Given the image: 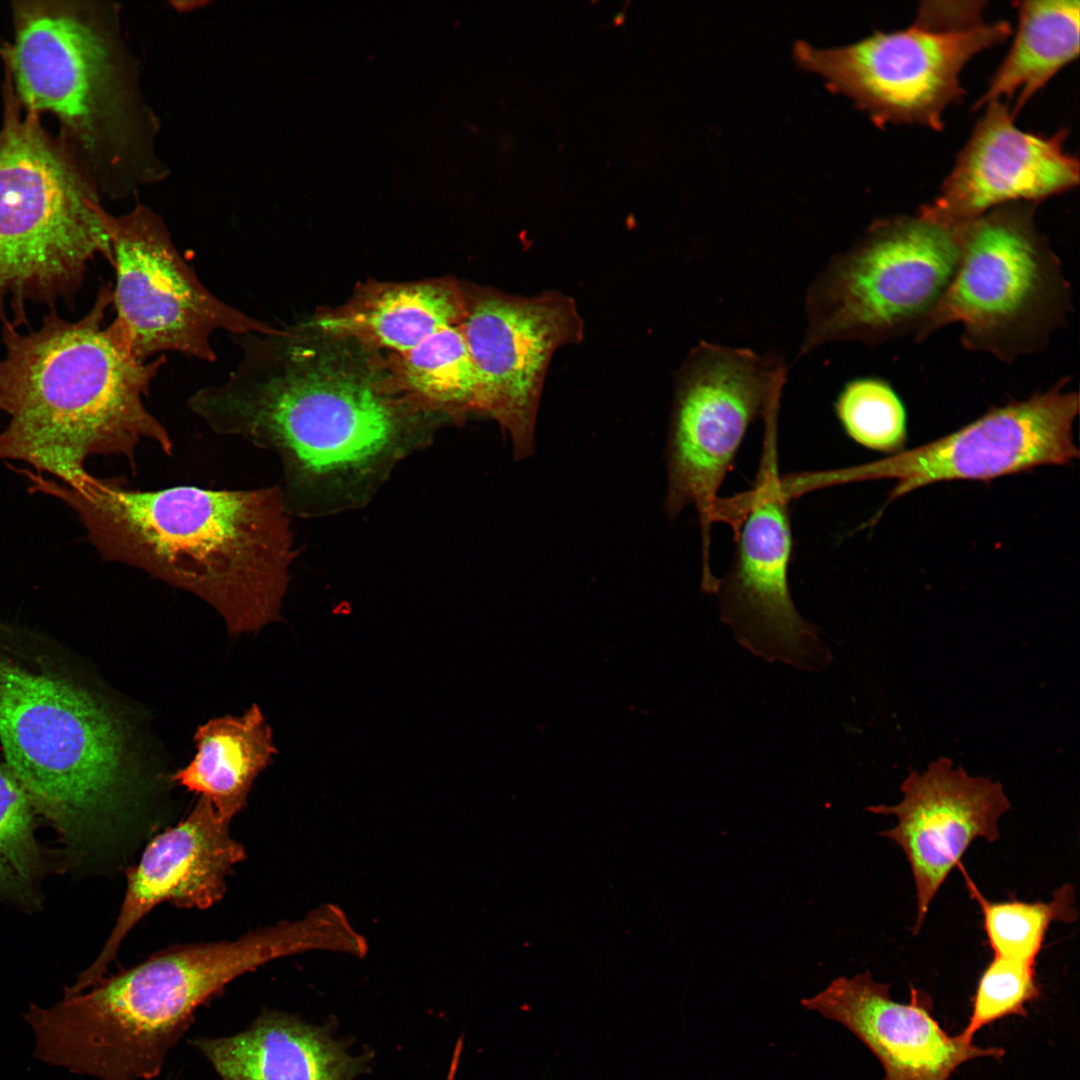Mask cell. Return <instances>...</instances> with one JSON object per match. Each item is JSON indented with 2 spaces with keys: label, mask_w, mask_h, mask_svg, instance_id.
Returning <instances> with one entry per match:
<instances>
[{
  "label": "cell",
  "mask_w": 1080,
  "mask_h": 1080,
  "mask_svg": "<svg viewBox=\"0 0 1080 1080\" xmlns=\"http://www.w3.org/2000/svg\"><path fill=\"white\" fill-rule=\"evenodd\" d=\"M0 745L56 833L62 871L124 866L160 824L130 760L124 720L56 639L0 621Z\"/></svg>",
  "instance_id": "6da1fadb"
},
{
  "label": "cell",
  "mask_w": 1080,
  "mask_h": 1080,
  "mask_svg": "<svg viewBox=\"0 0 1080 1080\" xmlns=\"http://www.w3.org/2000/svg\"><path fill=\"white\" fill-rule=\"evenodd\" d=\"M23 476L31 492L74 511L104 561L197 596L230 633L257 632L280 619L296 557L281 487L140 490L122 477L90 473L74 486L31 470Z\"/></svg>",
  "instance_id": "7a4b0ae2"
},
{
  "label": "cell",
  "mask_w": 1080,
  "mask_h": 1080,
  "mask_svg": "<svg viewBox=\"0 0 1080 1080\" xmlns=\"http://www.w3.org/2000/svg\"><path fill=\"white\" fill-rule=\"evenodd\" d=\"M112 287H101L80 319L55 312L21 332L4 320L0 358V460L73 486L88 474L93 456H118L136 469L138 447L148 441L173 454V440L144 398L165 355L143 362L121 330L104 324Z\"/></svg>",
  "instance_id": "3957f363"
},
{
  "label": "cell",
  "mask_w": 1080,
  "mask_h": 1080,
  "mask_svg": "<svg viewBox=\"0 0 1080 1080\" xmlns=\"http://www.w3.org/2000/svg\"><path fill=\"white\" fill-rule=\"evenodd\" d=\"M237 342L236 367L194 392L188 406L215 433L279 457L290 512L303 511L320 484L373 480L410 448L400 405L366 375L310 356L294 334L250 333Z\"/></svg>",
  "instance_id": "277c9868"
},
{
  "label": "cell",
  "mask_w": 1080,
  "mask_h": 1080,
  "mask_svg": "<svg viewBox=\"0 0 1080 1080\" xmlns=\"http://www.w3.org/2000/svg\"><path fill=\"white\" fill-rule=\"evenodd\" d=\"M269 927L234 940L171 946L24 1014L34 1057L100 1080H149L196 1010L236 978L278 959Z\"/></svg>",
  "instance_id": "5b68a950"
},
{
  "label": "cell",
  "mask_w": 1080,
  "mask_h": 1080,
  "mask_svg": "<svg viewBox=\"0 0 1080 1080\" xmlns=\"http://www.w3.org/2000/svg\"><path fill=\"white\" fill-rule=\"evenodd\" d=\"M0 127V304L24 322L28 301L71 295L88 264L112 263L104 210L39 115L21 114L9 76Z\"/></svg>",
  "instance_id": "8992f818"
},
{
  "label": "cell",
  "mask_w": 1080,
  "mask_h": 1080,
  "mask_svg": "<svg viewBox=\"0 0 1080 1080\" xmlns=\"http://www.w3.org/2000/svg\"><path fill=\"white\" fill-rule=\"evenodd\" d=\"M1038 204L996 207L963 227L959 261L916 342L950 324L969 351L1011 363L1043 350L1072 311L1061 262L1035 222Z\"/></svg>",
  "instance_id": "52a82bcc"
},
{
  "label": "cell",
  "mask_w": 1080,
  "mask_h": 1080,
  "mask_svg": "<svg viewBox=\"0 0 1080 1080\" xmlns=\"http://www.w3.org/2000/svg\"><path fill=\"white\" fill-rule=\"evenodd\" d=\"M962 233L919 213L873 222L807 289L799 355L832 342L915 339L952 280Z\"/></svg>",
  "instance_id": "ba28073f"
},
{
  "label": "cell",
  "mask_w": 1080,
  "mask_h": 1080,
  "mask_svg": "<svg viewBox=\"0 0 1080 1080\" xmlns=\"http://www.w3.org/2000/svg\"><path fill=\"white\" fill-rule=\"evenodd\" d=\"M985 1H924L913 23L854 43L818 48L799 42L795 58L848 96L879 126L944 128V112L964 96L961 73L1004 42L1008 21H986Z\"/></svg>",
  "instance_id": "9c48e42d"
},
{
  "label": "cell",
  "mask_w": 1080,
  "mask_h": 1080,
  "mask_svg": "<svg viewBox=\"0 0 1080 1080\" xmlns=\"http://www.w3.org/2000/svg\"><path fill=\"white\" fill-rule=\"evenodd\" d=\"M787 377L776 352L702 341L678 377L665 459L670 518L693 505L702 532V579L710 568V531L718 491L750 425L779 407Z\"/></svg>",
  "instance_id": "30bf717a"
},
{
  "label": "cell",
  "mask_w": 1080,
  "mask_h": 1080,
  "mask_svg": "<svg viewBox=\"0 0 1080 1080\" xmlns=\"http://www.w3.org/2000/svg\"><path fill=\"white\" fill-rule=\"evenodd\" d=\"M103 218L116 276L113 322L140 361L175 352L214 362L210 339L216 331L234 336L275 331L211 293L147 208L119 217L104 211Z\"/></svg>",
  "instance_id": "8fae6325"
},
{
  "label": "cell",
  "mask_w": 1080,
  "mask_h": 1080,
  "mask_svg": "<svg viewBox=\"0 0 1080 1080\" xmlns=\"http://www.w3.org/2000/svg\"><path fill=\"white\" fill-rule=\"evenodd\" d=\"M788 496L775 457H764L755 489L729 499L731 518L738 524L735 551L714 594L721 620L744 648L770 662L815 671L830 662L831 654L791 597Z\"/></svg>",
  "instance_id": "7c38bea8"
},
{
  "label": "cell",
  "mask_w": 1080,
  "mask_h": 1080,
  "mask_svg": "<svg viewBox=\"0 0 1080 1080\" xmlns=\"http://www.w3.org/2000/svg\"><path fill=\"white\" fill-rule=\"evenodd\" d=\"M1062 379L1023 400L992 407L960 429L911 450L833 473V480L891 479L890 500L932 483L988 481L1079 456L1073 424L1079 394Z\"/></svg>",
  "instance_id": "4fadbf2b"
},
{
  "label": "cell",
  "mask_w": 1080,
  "mask_h": 1080,
  "mask_svg": "<svg viewBox=\"0 0 1080 1080\" xmlns=\"http://www.w3.org/2000/svg\"><path fill=\"white\" fill-rule=\"evenodd\" d=\"M461 327L482 383V412L509 434L516 459L528 457L552 355L582 336L575 304L552 292L530 298L485 292L467 300Z\"/></svg>",
  "instance_id": "5bb4252c"
},
{
  "label": "cell",
  "mask_w": 1080,
  "mask_h": 1080,
  "mask_svg": "<svg viewBox=\"0 0 1080 1080\" xmlns=\"http://www.w3.org/2000/svg\"><path fill=\"white\" fill-rule=\"evenodd\" d=\"M937 196L917 213L960 229L1010 203L1039 204L1079 184V161L1064 148L1068 133L1024 131L1004 101L987 103Z\"/></svg>",
  "instance_id": "9a60e30c"
},
{
  "label": "cell",
  "mask_w": 1080,
  "mask_h": 1080,
  "mask_svg": "<svg viewBox=\"0 0 1080 1080\" xmlns=\"http://www.w3.org/2000/svg\"><path fill=\"white\" fill-rule=\"evenodd\" d=\"M13 21L2 57L20 105L53 114L66 135L88 146L108 80L104 40L69 3L16 2Z\"/></svg>",
  "instance_id": "2e32d148"
},
{
  "label": "cell",
  "mask_w": 1080,
  "mask_h": 1080,
  "mask_svg": "<svg viewBox=\"0 0 1080 1080\" xmlns=\"http://www.w3.org/2000/svg\"><path fill=\"white\" fill-rule=\"evenodd\" d=\"M901 792L898 804L866 810L897 820L880 835L900 847L909 862L917 897L912 930L917 934L933 898L972 842L999 838L998 820L1010 802L999 782L971 776L946 757L931 762L922 773L911 770Z\"/></svg>",
  "instance_id": "e0dca14e"
},
{
  "label": "cell",
  "mask_w": 1080,
  "mask_h": 1080,
  "mask_svg": "<svg viewBox=\"0 0 1080 1080\" xmlns=\"http://www.w3.org/2000/svg\"><path fill=\"white\" fill-rule=\"evenodd\" d=\"M230 822L199 797L182 820L150 839L126 870V890L111 934L70 991L103 978L126 936L157 905L207 909L223 898L228 876L246 858L243 845L231 836Z\"/></svg>",
  "instance_id": "ac0fdd59"
},
{
  "label": "cell",
  "mask_w": 1080,
  "mask_h": 1080,
  "mask_svg": "<svg viewBox=\"0 0 1080 1080\" xmlns=\"http://www.w3.org/2000/svg\"><path fill=\"white\" fill-rule=\"evenodd\" d=\"M801 1004L852 1032L879 1060L884 1080H949L967 1061L1005 1054L949 1035L934 1018L927 992L911 987L909 1001L897 1002L890 984L874 980L870 971L840 976Z\"/></svg>",
  "instance_id": "d6986e66"
},
{
  "label": "cell",
  "mask_w": 1080,
  "mask_h": 1080,
  "mask_svg": "<svg viewBox=\"0 0 1080 1080\" xmlns=\"http://www.w3.org/2000/svg\"><path fill=\"white\" fill-rule=\"evenodd\" d=\"M191 1044L221 1080H354L366 1065L320 1027L271 1010L237 1034Z\"/></svg>",
  "instance_id": "ffe728a7"
},
{
  "label": "cell",
  "mask_w": 1080,
  "mask_h": 1080,
  "mask_svg": "<svg viewBox=\"0 0 1080 1080\" xmlns=\"http://www.w3.org/2000/svg\"><path fill=\"white\" fill-rule=\"evenodd\" d=\"M466 310V297L448 283L398 284L378 288L306 329L356 338L401 355L437 331L460 324Z\"/></svg>",
  "instance_id": "44dd1931"
},
{
  "label": "cell",
  "mask_w": 1080,
  "mask_h": 1080,
  "mask_svg": "<svg viewBox=\"0 0 1080 1080\" xmlns=\"http://www.w3.org/2000/svg\"><path fill=\"white\" fill-rule=\"evenodd\" d=\"M194 741L193 759L171 781L206 799L231 821L245 808L255 779L277 752L271 728L254 704L241 716L218 717L199 726Z\"/></svg>",
  "instance_id": "7402d4cb"
},
{
  "label": "cell",
  "mask_w": 1080,
  "mask_h": 1080,
  "mask_svg": "<svg viewBox=\"0 0 1080 1080\" xmlns=\"http://www.w3.org/2000/svg\"><path fill=\"white\" fill-rule=\"evenodd\" d=\"M1018 24L1010 49L974 109L1017 97L1016 117L1025 104L1079 55L1080 2H1015Z\"/></svg>",
  "instance_id": "603a6c76"
},
{
  "label": "cell",
  "mask_w": 1080,
  "mask_h": 1080,
  "mask_svg": "<svg viewBox=\"0 0 1080 1080\" xmlns=\"http://www.w3.org/2000/svg\"><path fill=\"white\" fill-rule=\"evenodd\" d=\"M39 820L27 791L0 761V898L25 912L40 909L43 881L60 871L58 851L37 837Z\"/></svg>",
  "instance_id": "cb8c5ba5"
},
{
  "label": "cell",
  "mask_w": 1080,
  "mask_h": 1080,
  "mask_svg": "<svg viewBox=\"0 0 1080 1080\" xmlns=\"http://www.w3.org/2000/svg\"><path fill=\"white\" fill-rule=\"evenodd\" d=\"M400 381L440 408L481 411L482 383L460 324L443 328L399 355Z\"/></svg>",
  "instance_id": "d4e9b609"
},
{
  "label": "cell",
  "mask_w": 1080,
  "mask_h": 1080,
  "mask_svg": "<svg viewBox=\"0 0 1080 1080\" xmlns=\"http://www.w3.org/2000/svg\"><path fill=\"white\" fill-rule=\"evenodd\" d=\"M961 864V863H960ZM970 897L983 916V928L994 956L1035 965L1046 933L1053 922L1072 923L1078 913L1074 907V887L1065 884L1054 891L1049 902H1024L1016 899L988 900L961 865Z\"/></svg>",
  "instance_id": "484cf974"
},
{
  "label": "cell",
  "mask_w": 1080,
  "mask_h": 1080,
  "mask_svg": "<svg viewBox=\"0 0 1080 1080\" xmlns=\"http://www.w3.org/2000/svg\"><path fill=\"white\" fill-rule=\"evenodd\" d=\"M835 413L846 434L859 445L887 454L903 450L907 412L892 385L880 378H855L844 385Z\"/></svg>",
  "instance_id": "4316f807"
},
{
  "label": "cell",
  "mask_w": 1080,
  "mask_h": 1080,
  "mask_svg": "<svg viewBox=\"0 0 1080 1080\" xmlns=\"http://www.w3.org/2000/svg\"><path fill=\"white\" fill-rule=\"evenodd\" d=\"M1039 996L1035 965L993 956L978 981L972 1012L959 1038L972 1044L983 1027L1011 1015L1026 1016V1005Z\"/></svg>",
  "instance_id": "83f0119b"
}]
</instances>
